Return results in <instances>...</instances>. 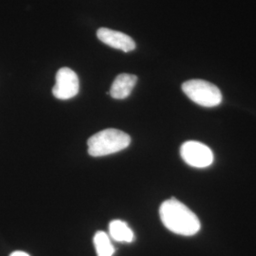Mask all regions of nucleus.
<instances>
[{
    "mask_svg": "<svg viewBox=\"0 0 256 256\" xmlns=\"http://www.w3.org/2000/svg\"><path fill=\"white\" fill-rule=\"evenodd\" d=\"M160 216L165 227L178 236H192L202 229L200 220L196 214L176 198L162 204Z\"/></svg>",
    "mask_w": 256,
    "mask_h": 256,
    "instance_id": "nucleus-1",
    "label": "nucleus"
},
{
    "mask_svg": "<svg viewBox=\"0 0 256 256\" xmlns=\"http://www.w3.org/2000/svg\"><path fill=\"white\" fill-rule=\"evenodd\" d=\"M131 144V138L118 129H106L92 136L88 144L90 155L95 158L106 156L126 149Z\"/></svg>",
    "mask_w": 256,
    "mask_h": 256,
    "instance_id": "nucleus-2",
    "label": "nucleus"
},
{
    "mask_svg": "<svg viewBox=\"0 0 256 256\" xmlns=\"http://www.w3.org/2000/svg\"><path fill=\"white\" fill-rule=\"evenodd\" d=\"M185 95L196 104L203 108H216L223 100L220 88L204 80H190L182 84Z\"/></svg>",
    "mask_w": 256,
    "mask_h": 256,
    "instance_id": "nucleus-3",
    "label": "nucleus"
},
{
    "mask_svg": "<svg viewBox=\"0 0 256 256\" xmlns=\"http://www.w3.org/2000/svg\"><path fill=\"white\" fill-rule=\"evenodd\" d=\"M183 160L194 168H207L214 164V153L210 148L200 142L190 140L183 144L180 148Z\"/></svg>",
    "mask_w": 256,
    "mask_h": 256,
    "instance_id": "nucleus-4",
    "label": "nucleus"
},
{
    "mask_svg": "<svg viewBox=\"0 0 256 256\" xmlns=\"http://www.w3.org/2000/svg\"><path fill=\"white\" fill-rule=\"evenodd\" d=\"M80 90L78 75L68 68H61L56 74V84L52 90L55 98L70 100L74 98Z\"/></svg>",
    "mask_w": 256,
    "mask_h": 256,
    "instance_id": "nucleus-5",
    "label": "nucleus"
},
{
    "mask_svg": "<svg viewBox=\"0 0 256 256\" xmlns=\"http://www.w3.org/2000/svg\"><path fill=\"white\" fill-rule=\"evenodd\" d=\"M97 36L104 44L122 50L124 52H130L136 48L135 41L128 34L106 28H99L97 32Z\"/></svg>",
    "mask_w": 256,
    "mask_h": 256,
    "instance_id": "nucleus-6",
    "label": "nucleus"
},
{
    "mask_svg": "<svg viewBox=\"0 0 256 256\" xmlns=\"http://www.w3.org/2000/svg\"><path fill=\"white\" fill-rule=\"evenodd\" d=\"M138 77L132 74H120L113 82L110 94L113 99L124 100L130 96L136 86Z\"/></svg>",
    "mask_w": 256,
    "mask_h": 256,
    "instance_id": "nucleus-7",
    "label": "nucleus"
},
{
    "mask_svg": "<svg viewBox=\"0 0 256 256\" xmlns=\"http://www.w3.org/2000/svg\"><path fill=\"white\" fill-rule=\"evenodd\" d=\"M110 234L112 239L120 243H132L135 241V234L126 222L114 220L110 224Z\"/></svg>",
    "mask_w": 256,
    "mask_h": 256,
    "instance_id": "nucleus-8",
    "label": "nucleus"
},
{
    "mask_svg": "<svg viewBox=\"0 0 256 256\" xmlns=\"http://www.w3.org/2000/svg\"><path fill=\"white\" fill-rule=\"evenodd\" d=\"M94 245L98 256H113L115 248L113 246L110 236L104 232H98L94 236Z\"/></svg>",
    "mask_w": 256,
    "mask_h": 256,
    "instance_id": "nucleus-9",
    "label": "nucleus"
},
{
    "mask_svg": "<svg viewBox=\"0 0 256 256\" xmlns=\"http://www.w3.org/2000/svg\"><path fill=\"white\" fill-rule=\"evenodd\" d=\"M10 256H30L24 252H14V254H12Z\"/></svg>",
    "mask_w": 256,
    "mask_h": 256,
    "instance_id": "nucleus-10",
    "label": "nucleus"
}]
</instances>
